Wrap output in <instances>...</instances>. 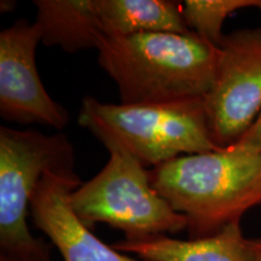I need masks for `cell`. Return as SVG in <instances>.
<instances>
[{
	"label": "cell",
	"mask_w": 261,
	"mask_h": 261,
	"mask_svg": "<svg viewBox=\"0 0 261 261\" xmlns=\"http://www.w3.org/2000/svg\"><path fill=\"white\" fill-rule=\"evenodd\" d=\"M248 249L250 253L252 261H261V237L248 238Z\"/></svg>",
	"instance_id": "cell-15"
},
{
	"label": "cell",
	"mask_w": 261,
	"mask_h": 261,
	"mask_svg": "<svg viewBox=\"0 0 261 261\" xmlns=\"http://www.w3.org/2000/svg\"><path fill=\"white\" fill-rule=\"evenodd\" d=\"M79 123L108 150H122L145 168L179 156L219 150L208 127L204 98L162 104H110L86 97Z\"/></svg>",
	"instance_id": "cell-3"
},
{
	"label": "cell",
	"mask_w": 261,
	"mask_h": 261,
	"mask_svg": "<svg viewBox=\"0 0 261 261\" xmlns=\"http://www.w3.org/2000/svg\"><path fill=\"white\" fill-rule=\"evenodd\" d=\"M109 154L102 171L70 195L71 210L85 226L108 224L127 241L188 230L187 217L156 192L142 163L120 149Z\"/></svg>",
	"instance_id": "cell-4"
},
{
	"label": "cell",
	"mask_w": 261,
	"mask_h": 261,
	"mask_svg": "<svg viewBox=\"0 0 261 261\" xmlns=\"http://www.w3.org/2000/svg\"><path fill=\"white\" fill-rule=\"evenodd\" d=\"M98 63L115 81L122 104L204 98L217 76L219 47L194 32L104 38Z\"/></svg>",
	"instance_id": "cell-1"
},
{
	"label": "cell",
	"mask_w": 261,
	"mask_h": 261,
	"mask_svg": "<svg viewBox=\"0 0 261 261\" xmlns=\"http://www.w3.org/2000/svg\"><path fill=\"white\" fill-rule=\"evenodd\" d=\"M37 22L19 18L0 33V115L6 121L64 128L69 116L47 93L38 74Z\"/></svg>",
	"instance_id": "cell-7"
},
{
	"label": "cell",
	"mask_w": 261,
	"mask_h": 261,
	"mask_svg": "<svg viewBox=\"0 0 261 261\" xmlns=\"http://www.w3.org/2000/svg\"><path fill=\"white\" fill-rule=\"evenodd\" d=\"M248 238L240 223L225 226L210 237L178 240L168 234L120 241L113 247L142 261H252Z\"/></svg>",
	"instance_id": "cell-9"
},
{
	"label": "cell",
	"mask_w": 261,
	"mask_h": 261,
	"mask_svg": "<svg viewBox=\"0 0 261 261\" xmlns=\"http://www.w3.org/2000/svg\"><path fill=\"white\" fill-rule=\"evenodd\" d=\"M81 184L75 171L45 173L31 200L35 227L50 238L63 261H137L102 242L75 215L69 200Z\"/></svg>",
	"instance_id": "cell-8"
},
{
	"label": "cell",
	"mask_w": 261,
	"mask_h": 261,
	"mask_svg": "<svg viewBox=\"0 0 261 261\" xmlns=\"http://www.w3.org/2000/svg\"><path fill=\"white\" fill-rule=\"evenodd\" d=\"M212 139L219 149L237 144L261 113V27L225 35L217 76L204 97Z\"/></svg>",
	"instance_id": "cell-6"
},
{
	"label": "cell",
	"mask_w": 261,
	"mask_h": 261,
	"mask_svg": "<svg viewBox=\"0 0 261 261\" xmlns=\"http://www.w3.org/2000/svg\"><path fill=\"white\" fill-rule=\"evenodd\" d=\"M0 261H54L51 259V248L39 253L6 254L0 253Z\"/></svg>",
	"instance_id": "cell-14"
},
{
	"label": "cell",
	"mask_w": 261,
	"mask_h": 261,
	"mask_svg": "<svg viewBox=\"0 0 261 261\" xmlns=\"http://www.w3.org/2000/svg\"><path fill=\"white\" fill-rule=\"evenodd\" d=\"M104 38L140 33H188L181 3L172 0H96Z\"/></svg>",
	"instance_id": "cell-11"
},
{
	"label": "cell",
	"mask_w": 261,
	"mask_h": 261,
	"mask_svg": "<svg viewBox=\"0 0 261 261\" xmlns=\"http://www.w3.org/2000/svg\"><path fill=\"white\" fill-rule=\"evenodd\" d=\"M149 175L156 192L187 217L190 238L213 236L261 204V152L231 146L179 156Z\"/></svg>",
	"instance_id": "cell-2"
},
{
	"label": "cell",
	"mask_w": 261,
	"mask_h": 261,
	"mask_svg": "<svg viewBox=\"0 0 261 261\" xmlns=\"http://www.w3.org/2000/svg\"><path fill=\"white\" fill-rule=\"evenodd\" d=\"M74 148L64 133L0 127V252L31 254L50 249L27 223L31 200L47 171L74 172Z\"/></svg>",
	"instance_id": "cell-5"
},
{
	"label": "cell",
	"mask_w": 261,
	"mask_h": 261,
	"mask_svg": "<svg viewBox=\"0 0 261 261\" xmlns=\"http://www.w3.org/2000/svg\"><path fill=\"white\" fill-rule=\"evenodd\" d=\"M255 8L261 10V0H187L181 11L191 32L219 47L224 21L234 11Z\"/></svg>",
	"instance_id": "cell-12"
},
{
	"label": "cell",
	"mask_w": 261,
	"mask_h": 261,
	"mask_svg": "<svg viewBox=\"0 0 261 261\" xmlns=\"http://www.w3.org/2000/svg\"><path fill=\"white\" fill-rule=\"evenodd\" d=\"M41 42L68 54L98 48L104 35L96 0H34Z\"/></svg>",
	"instance_id": "cell-10"
},
{
	"label": "cell",
	"mask_w": 261,
	"mask_h": 261,
	"mask_svg": "<svg viewBox=\"0 0 261 261\" xmlns=\"http://www.w3.org/2000/svg\"><path fill=\"white\" fill-rule=\"evenodd\" d=\"M233 148L261 152V113L257 116L255 122L250 126V128L240 139V142L233 145Z\"/></svg>",
	"instance_id": "cell-13"
}]
</instances>
